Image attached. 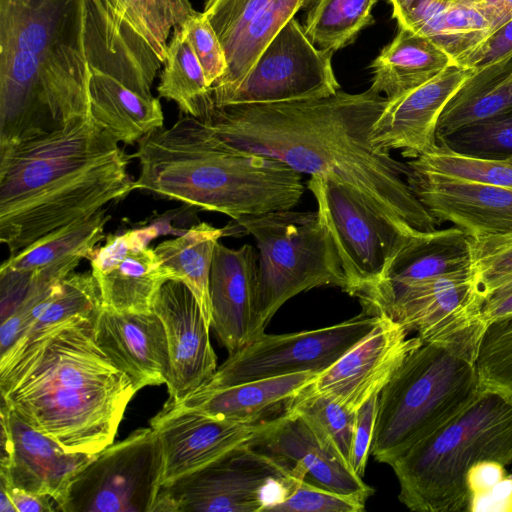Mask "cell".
<instances>
[{
	"label": "cell",
	"instance_id": "1",
	"mask_svg": "<svg viewBox=\"0 0 512 512\" xmlns=\"http://www.w3.org/2000/svg\"><path fill=\"white\" fill-rule=\"evenodd\" d=\"M387 98L370 88L319 99L214 107L204 123L240 150L350 187L408 235L439 225L406 182L407 163L372 142Z\"/></svg>",
	"mask_w": 512,
	"mask_h": 512
},
{
	"label": "cell",
	"instance_id": "2",
	"mask_svg": "<svg viewBox=\"0 0 512 512\" xmlns=\"http://www.w3.org/2000/svg\"><path fill=\"white\" fill-rule=\"evenodd\" d=\"M128 23L108 0H0V147L90 116L91 64Z\"/></svg>",
	"mask_w": 512,
	"mask_h": 512
},
{
	"label": "cell",
	"instance_id": "3",
	"mask_svg": "<svg viewBox=\"0 0 512 512\" xmlns=\"http://www.w3.org/2000/svg\"><path fill=\"white\" fill-rule=\"evenodd\" d=\"M97 312L22 338L0 357L1 403L68 453L112 444L138 392L98 345Z\"/></svg>",
	"mask_w": 512,
	"mask_h": 512
},
{
	"label": "cell",
	"instance_id": "4",
	"mask_svg": "<svg viewBox=\"0 0 512 512\" xmlns=\"http://www.w3.org/2000/svg\"><path fill=\"white\" fill-rule=\"evenodd\" d=\"M118 142L88 116L0 147V240L10 255L135 189Z\"/></svg>",
	"mask_w": 512,
	"mask_h": 512
},
{
	"label": "cell",
	"instance_id": "5",
	"mask_svg": "<svg viewBox=\"0 0 512 512\" xmlns=\"http://www.w3.org/2000/svg\"><path fill=\"white\" fill-rule=\"evenodd\" d=\"M137 143L130 155L140 164L135 189L234 221L293 209L304 193L301 173L233 147L192 116H180L171 127L151 131Z\"/></svg>",
	"mask_w": 512,
	"mask_h": 512
},
{
	"label": "cell",
	"instance_id": "6",
	"mask_svg": "<svg viewBox=\"0 0 512 512\" xmlns=\"http://www.w3.org/2000/svg\"><path fill=\"white\" fill-rule=\"evenodd\" d=\"M484 460L512 465V404L482 389L453 420L391 464L399 501L417 512L467 511L466 476Z\"/></svg>",
	"mask_w": 512,
	"mask_h": 512
},
{
	"label": "cell",
	"instance_id": "7",
	"mask_svg": "<svg viewBox=\"0 0 512 512\" xmlns=\"http://www.w3.org/2000/svg\"><path fill=\"white\" fill-rule=\"evenodd\" d=\"M481 390L475 362L423 342L379 394L370 455L391 466L459 415Z\"/></svg>",
	"mask_w": 512,
	"mask_h": 512
},
{
	"label": "cell",
	"instance_id": "8",
	"mask_svg": "<svg viewBox=\"0 0 512 512\" xmlns=\"http://www.w3.org/2000/svg\"><path fill=\"white\" fill-rule=\"evenodd\" d=\"M258 254L257 316L262 332L276 312L301 292L347 280L335 242L316 212L282 210L235 221Z\"/></svg>",
	"mask_w": 512,
	"mask_h": 512
},
{
	"label": "cell",
	"instance_id": "9",
	"mask_svg": "<svg viewBox=\"0 0 512 512\" xmlns=\"http://www.w3.org/2000/svg\"><path fill=\"white\" fill-rule=\"evenodd\" d=\"M362 309L385 314L424 342L475 362L486 324L484 298L472 270L396 287L377 286L356 296Z\"/></svg>",
	"mask_w": 512,
	"mask_h": 512
},
{
	"label": "cell",
	"instance_id": "10",
	"mask_svg": "<svg viewBox=\"0 0 512 512\" xmlns=\"http://www.w3.org/2000/svg\"><path fill=\"white\" fill-rule=\"evenodd\" d=\"M289 471L250 444L162 486L151 512H267L295 488Z\"/></svg>",
	"mask_w": 512,
	"mask_h": 512
},
{
	"label": "cell",
	"instance_id": "11",
	"mask_svg": "<svg viewBox=\"0 0 512 512\" xmlns=\"http://www.w3.org/2000/svg\"><path fill=\"white\" fill-rule=\"evenodd\" d=\"M164 456L149 426L112 443L71 479L63 512H151L162 487Z\"/></svg>",
	"mask_w": 512,
	"mask_h": 512
},
{
	"label": "cell",
	"instance_id": "12",
	"mask_svg": "<svg viewBox=\"0 0 512 512\" xmlns=\"http://www.w3.org/2000/svg\"><path fill=\"white\" fill-rule=\"evenodd\" d=\"M307 187L341 258L345 292L354 297L378 284L407 235L346 185L311 176Z\"/></svg>",
	"mask_w": 512,
	"mask_h": 512
},
{
	"label": "cell",
	"instance_id": "13",
	"mask_svg": "<svg viewBox=\"0 0 512 512\" xmlns=\"http://www.w3.org/2000/svg\"><path fill=\"white\" fill-rule=\"evenodd\" d=\"M333 51L316 48L293 18L268 43L234 87L212 95L214 107L328 97L340 90Z\"/></svg>",
	"mask_w": 512,
	"mask_h": 512
},
{
	"label": "cell",
	"instance_id": "14",
	"mask_svg": "<svg viewBox=\"0 0 512 512\" xmlns=\"http://www.w3.org/2000/svg\"><path fill=\"white\" fill-rule=\"evenodd\" d=\"M378 315L362 312L343 322L286 334L265 332L228 358L202 385L224 386L298 372L321 373L361 340Z\"/></svg>",
	"mask_w": 512,
	"mask_h": 512
},
{
	"label": "cell",
	"instance_id": "15",
	"mask_svg": "<svg viewBox=\"0 0 512 512\" xmlns=\"http://www.w3.org/2000/svg\"><path fill=\"white\" fill-rule=\"evenodd\" d=\"M272 419L251 423L217 418L168 398L150 420L163 450L162 486L211 464L238 447L251 444L269 427Z\"/></svg>",
	"mask_w": 512,
	"mask_h": 512
},
{
	"label": "cell",
	"instance_id": "16",
	"mask_svg": "<svg viewBox=\"0 0 512 512\" xmlns=\"http://www.w3.org/2000/svg\"><path fill=\"white\" fill-rule=\"evenodd\" d=\"M373 328L310 385L357 411L389 383L406 357L423 341L385 314Z\"/></svg>",
	"mask_w": 512,
	"mask_h": 512
},
{
	"label": "cell",
	"instance_id": "17",
	"mask_svg": "<svg viewBox=\"0 0 512 512\" xmlns=\"http://www.w3.org/2000/svg\"><path fill=\"white\" fill-rule=\"evenodd\" d=\"M158 230L148 227L109 235L90 258L92 275L98 285L102 306L122 313L152 311L161 286L174 273L148 243Z\"/></svg>",
	"mask_w": 512,
	"mask_h": 512
},
{
	"label": "cell",
	"instance_id": "18",
	"mask_svg": "<svg viewBox=\"0 0 512 512\" xmlns=\"http://www.w3.org/2000/svg\"><path fill=\"white\" fill-rule=\"evenodd\" d=\"M95 455L66 452L1 403L0 482L51 496L61 511L71 479Z\"/></svg>",
	"mask_w": 512,
	"mask_h": 512
},
{
	"label": "cell",
	"instance_id": "19",
	"mask_svg": "<svg viewBox=\"0 0 512 512\" xmlns=\"http://www.w3.org/2000/svg\"><path fill=\"white\" fill-rule=\"evenodd\" d=\"M406 182L438 223L471 239L512 231V190L408 167Z\"/></svg>",
	"mask_w": 512,
	"mask_h": 512
},
{
	"label": "cell",
	"instance_id": "20",
	"mask_svg": "<svg viewBox=\"0 0 512 512\" xmlns=\"http://www.w3.org/2000/svg\"><path fill=\"white\" fill-rule=\"evenodd\" d=\"M152 311L161 319L168 342L171 376L169 398L179 400L197 389L217 370V356L201 308L188 286L175 279L157 292Z\"/></svg>",
	"mask_w": 512,
	"mask_h": 512
},
{
	"label": "cell",
	"instance_id": "21",
	"mask_svg": "<svg viewBox=\"0 0 512 512\" xmlns=\"http://www.w3.org/2000/svg\"><path fill=\"white\" fill-rule=\"evenodd\" d=\"M473 71L453 64L430 81L387 98L372 130L373 144L412 159L434 151L439 118Z\"/></svg>",
	"mask_w": 512,
	"mask_h": 512
},
{
	"label": "cell",
	"instance_id": "22",
	"mask_svg": "<svg viewBox=\"0 0 512 512\" xmlns=\"http://www.w3.org/2000/svg\"><path fill=\"white\" fill-rule=\"evenodd\" d=\"M286 468L296 481L368 500L374 493L300 417L284 411L251 444Z\"/></svg>",
	"mask_w": 512,
	"mask_h": 512
},
{
	"label": "cell",
	"instance_id": "23",
	"mask_svg": "<svg viewBox=\"0 0 512 512\" xmlns=\"http://www.w3.org/2000/svg\"><path fill=\"white\" fill-rule=\"evenodd\" d=\"M211 328L232 354L262 335L258 325V254L251 244L238 249L216 244L209 282Z\"/></svg>",
	"mask_w": 512,
	"mask_h": 512
},
{
	"label": "cell",
	"instance_id": "24",
	"mask_svg": "<svg viewBox=\"0 0 512 512\" xmlns=\"http://www.w3.org/2000/svg\"><path fill=\"white\" fill-rule=\"evenodd\" d=\"M94 325L98 345L130 377L137 391L168 383L169 347L164 325L156 313H122L102 306Z\"/></svg>",
	"mask_w": 512,
	"mask_h": 512
},
{
	"label": "cell",
	"instance_id": "25",
	"mask_svg": "<svg viewBox=\"0 0 512 512\" xmlns=\"http://www.w3.org/2000/svg\"><path fill=\"white\" fill-rule=\"evenodd\" d=\"M398 26L427 37L457 64L492 31L483 0H388Z\"/></svg>",
	"mask_w": 512,
	"mask_h": 512
},
{
	"label": "cell",
	"instance_id": "26",
	"mask_svg": "<svg viewBox=\"0 0 512 512\" xmlns=\"http://www.w3.org/2000/svg\"><path fill=\"white\" fill-rule=\"evenodd\" d=\"M318 374L305 371L224 386H199L185 397L172 400L217 418L256 423L283 413Z\"/></svg>",
	"mask_w": 512,
	"mask_h": 512
},
{
	"label": "cell",
	"instance_id": "27",
	"mask_svg": "<svg viewBox=\"0 0 512 512\" xmlns=\"http://www.w3.org/2000/svg\"><path fill=\"white\" fill-rule=\"evenodd\" d=\"M111 215L106 209L50 231L28 247L10 255L0 271H16L33 278L61 281L79 265L90 259L96 245L103 240Z\"/></svg>",
	"mask_w": 512,
	"mask_h": 512
},
{
	"label": "cell",
	"instance_id": "28",
	"mask_svg": "<svg viewBox=\"0 0 512 512\" xmlns=\"http://www.w3.org/2000/svg\"><path fill=\"white\" fill-rule=\"evenodd\" d=\"M471 270V238L463 231L456 227L417 230L405 237L383 279L368 289L403 286Z\"/></svg>",
	"mask_w": 512,
	"mask_h": 512
},
{
	"label": "cell",
	"instance_id": "29",
	"mask_svg": "<svg viewBox=\"0 0 512 512\" xmlns=\"http://www.w3.org/2000/svg\"><path fill=\"white\" fill-rule=\"evenodd\" d=\"M453 64L452 58L430 39L398 26L394 39L371 63L370 89L388 99L395 98Z\"/></svg>",
	"mask_w": 512,
	"mask_h": 512
},
{
	"label": "cell",
	"instance_id": "30",
	"mask_svg": "<svg viewBox=\"0 0 512 512\" xmlns=\"http://www.w3.org/2000/svg\"><path fill=\"white\" fill-rule=\"evenodd\" d=\"M510 111L512 58L473 71L444 108L437 125V140Z\"/></svg>",
	"mask_w": 512,
	"mask_h": 512
},
{
	"label": "cell",
	"instance_id": "31",
	"mask_svg": "<svg viewBox=\"0 0 512 512\" xmlns=\"http://www.w3.org/2000/svg\"><path fill=\"white\" fill-rule=\"evenodd\" d=\"M225 229L206 222L189 228L179 237L165 240L154 249L163 264L194 294L211 327L210 271L214 250Z\"/></svg>",
	"mask_w": 512,
	"mask_h": 512
},
{
	"label": "cell",
	"instance_id": "32",
	"mask_svg": "<svg viewBox=\"0 0 512 512\" xmlns=\"http://www.w3.org/2000/svg\"><path fill=\"white\" fill-rule=\"evenodd\" d=\"M159 97L204 122L214 108L211 87L181 26L173 29L157 86Z\"/></svg>",
	"mask_w": 512,
	"mask_h": 512
},
{
	"label": "cell",
	"instance_id": "33",
	"mask_svg": "<svg viewBox=\"0 0 512 512\" xmlns=\"http://www.w3.org/2000/svg\"><path fill=\"white\" fill-rule=\"evenodd\" d=\"M308 0H271L249 23L226 54L228 69L211 87L212 95L237 85L255 61Z\"/></svg>",
	"mask_w": 512,
	"mask_h": 512
},
{
	"label": "cell",
	"instance_id": "34",
	"mask_svg": "<svg viewBox=\"0 0 512 512\" xmlns=\"http://www.w3.org/2000/svg\"><path fill=\"white\" fill-rule=\"evenodd\" d=\"M377 0H316L311 7L304 32L318 48L337 51L351 44L366 26Z\"/></svg>",
	"mask_w": 512,
	"mask_h": 512
},
{
	"label": "cell",
	"instance_id": "35",
	"mask_svg": "<svg viewBox=\"0 0 512 512\" xmlns=\"http://www.w3.org/2000/svg\"><path fill=\"white\" fill-rule=\"evenodd\" d=\"M285 411L302 418L325 445L350 465L356 411L312 390L310 385L287 404Z\"/></svg>",
	"mask_w": 512,
	"mask_h": 512
},
{
	"label": "cell",
	"instance_id": "36",
	"mask_svg": "<svg viewBox=\"0 0 512 512\" xmlns=\"http://www.w3.org/2000/svg\"><path fill=\"white\" fill-rule=\"evenodd\" d=\"M164 63L171 31L195 10L189 0H108Z\"/></svg>",
	"mask_w": 512,
	"mask_h": 512
},
{
	"label": "cell",
	"instance_id": "37",
	"mask_svg": "<svg viewBox=\"0 0 512 512\" xmlns=\"http://www.w3.org/2000/svg\"><path fill=\"white\" fill-rule=\"evenodd\" d=\"M411 169L481 182L512 190V156L478 158L452 152L438 144L429 153L407 162Z\"/></svg>",
	"mask_w": 512,
	"mask_h": 512
},
{
	"label": "cell",
	"instance_id": "38",
	"mask_svg": "<svg viewBox=\"0 0 512 512\" xmlns=\"http://www.w3.org/2000/svg\"><path fill=\"white\" fill-rule=\"evenodd\" d=\"M475 365L481 388L512 404V315L487 324Z\"/></svg>",
	"mask_w": 512,
	"mask_h": 512
},
{
	"label": "cell",
	"instance_id": "39",
	"mask_svg": "<svg viewBox=\"0 0 512 512\" xmlns=\"http://www.w3.org/2000/svg\"><path fill=\"white\" fill-rule=\"evenodd\" d=\"M101 307L100 291L92 273L73 272L41 302L38 316L22 338L29 337L74 315L94 314Z\"/></svg>",
	"mask_w": 512,
	"mask_h": 512
},
{
	"label": "cell",
	"instance_id": "40",
	"mask_svg": "<svg viewBox=\"0 0 512 512\" xmlns=\"http://www.w3.org/2000/svg\"><path fill=\"white\" fill-rule=\"evenodd\" d=\"M452 152L478 158L512 156V111L462 127L439 138Z\"/></svg>",
	"mask_w": 512,
	"mask_h": 512
},
{
	"label": "cell",
	"instance_id": "41",
	"mask_svg": "<svg viewBox=\"0 0 512 512\" xmlns=\"http://www.w3.org/2000/svg\"><path fill=\"white\" fill-rule=\"evenodd\" d=\"M472 272L483 298L512 281V231L471 239Z\"/></svg>",
	"mask_w": 512,
	"mask_h": 512
},
{
	"label": "cell",
	"instance_id": "42",
	"mask_svg": "<svg viewBox=\"0 0 512 512\" xmlns=\"http://www.w3.org/2000/svg\"><path fill=\"white\" fill-rule=\"evenodd\" d=\"M180 26L212 87L228 69L224 48L212 24L204 12L194 10Z\"/></svg>",
	"mask_w": 512,
	"mask_h": 512
},
{
	"label": "cell",
	"instance_id": "43",
	"mask_svg": "<svg viewBox=\"0 0 512 512\" xmlns=\"http://www.w3.org/2000/svg\"><path fill=\"white\" fill-rule=\"evenodd\" d=\"M367 500L299 481L272 512H362Z\"/></svg>",
	"mask_w": 512,
	"mask_h": 512
},
{
	"label": "cell",
	"instance_id": "44",
	"mask_svg": "<svg viewBox=\"0 0 512 512\" xmlns=\"http://www.w3.org/2000/svg\"><path fill=\"white\" fill-rule=\"evenodd\" d=\"M271 0H206L203 12L227 54L251 20Z\"/></svg>",
	"mask_w": 512,
	"mask_h": 512
},
{
	"label": "cell",
	"instance_id": "45",
	"mask_svg": "<svg viewBox=\"0 0 512 512\" xmlns=\"http://www.w3.org/2000/svg\"><path fill=\"white\" fill-rule=\"evenodd\" d=\"M512 58V19L493 30L457 65L478 70Z\"/></svg>",
	"mask_w": 512,
	"mask_h": 512
},
{
	"label": "cell",
	"instance_id": "46",
	"mask_svg": "<svg viewBox=\"0 0 512 512\" xmlns=\"http://www.w3.org/2000/svg\"><path fill=\"white\" fill-rule=\"evenodd\" d=\"M379 394L367 400L356 411L355 429L350 465L353 471L363 478L370 456L371 442L378 409Z\"/></svg>",
	"mask_w": 512,
	"mask_h": 512
},
{
	"label": "cell",
	"instance_id": "47",
	"mask_svg": "<svg viewBox=\"0 0 512 512\" xmlns=\"http://www.w3.org/2000/svg\"><path fill=\"white\" fill-rule=\"evenodd\" d=\"M507 476L506 466L497 461L484 460L475 464L466 476L469 500L487 493Z\"/></svg>",
	"mask_w": 512,
	"mask_h": 512
},
{
	"label": "cell",
	"instance_id": "48",
	"mask_svg": "<svg viewBox=\"0 0 512 512\" xmlns=\"http://www.w3.org/2000/svg\"><path fill=\"white\" fill-rule=\"evenodd\" d=\"M467 511L512 512V475H508L487 493L471 498Z\"/></svg>",
	"mask_w": 512,
	"mask_h": 512
},
{
	"label": "cell",
	"instance_id": "49",
	"mask_svg": "<svg viewBox=\"0 0 512 512\" xmlns=\"http://www.w3.org/2000/svg\"><path fill=\"white\" fill-rule=\"evenodd\" d=\"M481 314L486 325L512 315V281L494 289L484 297Z\"/></svg>",
	"mask_w": 512,
	"mask_h": 512
},
{
	"label": "cell",
	"instance_id": "50",
	"mask_svg": "<svg viewBox=\"0 0 512 512\" xmlns=\"http://www.w3.org/2000/svg\"><path fill=\"white\" fill-rule=\"evenodd\" d=\"M0 485L4 486L9 492L17 512L59 511L58 504L51 496L12 487L3 482Z\"/></svg>",
	"mask_w": 512,
	"mask_h": 512
},
{
	"label": "cell",
	"instance_id": "51",
	"mask_svg": "<svg viewBox=\"0 0 512 512\" xmlns=\"http://www.w3.org/2000/svg\"><path fill=\"white\" fill-rule=\"evenodd\" d=\"M483 7L492 31L512 19V0H483Z\"/></svg>",
	"mask_w": 512,
	"mask_h": 512
},
{
	"label": "cell",
	"instance_id": "52",
	"mask_svg": "<svg viewBox=\"0 0 512 512\" xmlns=\"http://www.w3.org/2000/svg\"><path fill=\"white\" fill-rule=\"evenodd\" d=\"M0 512H17L10 497L9 492L4 486L0 485Z\"/></svg>",
	"mask_w": 512,
	"mask_h": 512
}]
</instances>
